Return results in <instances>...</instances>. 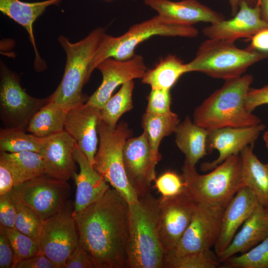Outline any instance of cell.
<instances>
[{
	"instance_id": "6da1fadb",
	"label": "cell",
	"mask_w": 268,
	"mask_h": 268,
	"mask_svg": "<svg viewBox=\"0 0 268 268\" xmlns=\"http://www.w3.org/2000/svg\"><path fill=\"white\" fill-rule=\"evenodd\" d=\"M129 204L114 189L73 214L79 244L94 268H128Z\"/></svg>"
},
{
	"instance_id": "7a4b0ae2",
	"label": "cell",
	"mask_w": 268,
	"mask_h": 268,
	"mask_svg": "<svg viewBox=\"0 0 268 268\" xmlns=\"http://www.w3.org/2000/svg\"><path fill=\"white\" fill-rule=\"evenodd\" d=\"M159 217V199L150 192L129 204L128 268H163Z\"/></svg>"
},
{
	"instance_id": "3957f363",
	"label": "cell",
	"mask_w": 268,
	"mask_h": 268,
	"mask_svg": "<svg viewBox=\"0 0 268 268\" xmlns=\"http://www.w3.org/2000/svg\"><path fill=\"white\" fill-rule=\"evenodd\" d=\"M254 78L247 74L225 80L195 110L193 122L207 130L224 127H247L262 123L247 110L245 100Z\"/></svg>"
},
{
	"instance_id": "277c9868",
	"label": "cell",
	"mask_w": 268,
	"mask_h": 268,
	"mask_svg": "<svg viewBox=\"0 0 268 268\" xmlns=\"http://www.w3.org/2000/svg\"><path fill=\"white\" fill-rule=\"evenodd\" d=\"M104 28L93 30L78 42L72 43L63 35L58 41L66 54V63L62 79L50 100L68 111L85 103L88 98L82 88L93 71L92 62L106 34Z\"/></svg>"
},
{
	"instance_id": "5b68a950",
	"label": "cell",
	"mask_w": 268,
	"mask_h": 268,
	"mask_svg": "<svg viewBox=\"0 0 268 268\" xmlns=\"http://www.w3.org/2000/svg\"><path fill=\"white\" fill-rule=\"evenodd\" d=\"M182 169L186 191L197 203L225 207L245 186L240 154L229 157L206 174H199L195 166L185 163Z\"/></svg>"
},
{
	"instance_id": "8992f818",
	"label": "cell",
	"mask_w": 268,
	"mask_h": 268,
	"mask_svg": "<svg viewBox=\"0 0 268 268\" xmlns=\"http://www.w3.org/2000/svg\"><path fill=\"white\" fill-rule=\"evenodd\" d=\"M267 58L268 53L249 47L239 49L233 42L223 40L207 39L187 67L188 72H200L226 80L242 76L249 67Z\"/></svg>"
},
{
	"instance_id": "52a82bcc",
	"label": "cell",
	"mask_w": 268,
	"mask_h": 268,
	"mask_svg": "<svg viewBox=\"0 0 268 268\" xmlns=\"http://www.w3.org/2000/svg\"><path fill=\"white\" fill-rule=\"evenodd\" d=\"M199 34L193 25L173 23L159 15L131 26L121 36L113 37L106 33L92 62L94 70L106 59L126 60L135 54V48L140 43L154 36L195 38Z\"/></svg>"
},
{
	"instance_id": "ba28073f",
	"label": "cell",
	"mask_w": 268,
	"mask_h": 268,
	"mask_svg": "<svg viewBox=\"0 0 268 268\" xmlns=\"http://www.w3.org/2000/svg\"><path fill=\"white\" fill-rule=\"evenodd\" d=\"M98 133L99 145L93 167L129 204L136 202L138 196L128 179L123 158L124 145L132 135L128 125L122 122L113 129L101 121Z\"/></svg>"
},
{
	"instance_id": "9c48e42d",
	"label": "cell",
	"mask_w": 268,
	"mask_h": 268,
	"mask_svg": "<svg viewBox=\"0 0 268 268\" xmlns=\"http://www.w3.org/2000/svg\"><path fill=\"white\" fill-rule=\"evenodd\" d=\"M50 101L29 95L21 86L18 75L0 66V118L4 128L25 130L33 116Z\"/></svg>"
},
{
	"instance_id": "30bf717a",
	"label": "cell",
	"mask_w": 268,
	"mask_h": 268,
	"mask_svg": "<svg viewBox=\"0 0 268 268\" xmlns=\"http://www.w3.org/2000/svg\"><path fill=\"white\" fill-rule=\"evenodd\" d=\"M73 202L69 200L59 212L44 220L39 253L46 256L58 268H64L70 255L79 244L73 216Z\"/></svg>"
},
{
	"instance_id": "8fae6325",
	"label": "cell",
	"mask_w": 268,
	"mask_h": 268,
	"mask_svg": "<svg viewBox=\"0 0 268 268\" xmlns=\"http://www.w3.org/2000/svg\"><path fill=\"white\" fill-rule=\"evenodd\" d=\"M10 193L45 220L65 207L69 201L70 187L67 181L45 174L14 186Z\"/></svg>"
},
{
	"instance_id": "7c38bea8",
	"label": "cell",
	"mask_w": 268,
	"mask_h": 268,
	"mask_svg": "<svg viewBox=\"0 0 268 268\" xmlns=\"http://www.w3.org/2000/svg\"><path fill=\"white\" fill-rule=\"evenodd\" d=\"M225 207L196 203L191 222L178 244L166 254L178 256L209 251L218 238Z\"/></svg>"
},
{
	"instance_id": "4fadbf2b",
	"label": "cell",
	"mask_w": 268,
	"mask_h": 268,
	"mask_svg": "<svg viewBox=\"0 0 268 268\" xmlns=\"http://www.w3.org/2000/svg\"><path fill=\"white\" fill-rule=\"evenodd\" d=\"M123 158L128 179L138 197L150 192L156 179L155 167L160 160L152 154L144 131L138 136L127 139Z\"/></svg>"
},
{
	"instance_id": "5bb4252c",
	"label": "cell",
	"mask_w": 268,
	"mask_h": 268,
	"mask_svg": "<svg viewBox=\"0 0 268 268\" xmlns=\"http://www.w3.org/2000/svg\"><path fill=\"white\" fill-rule=\"evenodd\" d=\"M159 199V229L165 254L177 245L189 226L196 202L187 192Z\"/></svg>"
},
{
	"instance_id": "9a60e30c",
	"label": "cell",
	"mask_w": 268,
	"mask_h": 268,
	"mask_svg": "<svg viewBox=\"0 0 268 268\" xmlns=\"http://www.w3.org/2000/svg\"><path fill=\"white\" fill-rule=\"evenodd\" d=\"M96 68L102 74V81L85 104L100 109L111 97L118 86L134 79H142L147 70L142 56L136 54L126 60L106 59Z\"/></svg>"
},
{
	"instance_id": "2e32d148",
	"label": "cell",
	"mask_w": 268,
	"mask_h": 268,
	"mask_svg": "<svg viewBox=\"0 0 268 268\" xmlns=\"http://www.w3.org/2000/svg\"><path fill=\"white\" fill-rule=\"evenodd\" d=\"M265 128L266 126L261 123L247 127H224L208 130L207 151L217 150L219 156L211 162L202 164L201 170L211 171L232 155L240 154L246 146L254 145Z\"/></svg>"
},
{
	"instance_id": "e0dca14e",
	"label": "cell",
	"mask_w": 268,
	"mask_h": 268,
	"mask_svg": "<svg viewBox=\"0 0 268 268\" xmlns=\"http://www.w3.org/2000/svg\"><path fill=\"white\" fill-rule=\"evenodd\" d=\"M76 140L66 131L44 138L39 152L44 164L45 174L67 181L76 173L74 153Z\"/></svg>"
},
{
	"instance_id": "ac0fdd59",
	"label": "cell",
	"mask_w": 268,
	"mask_h": 268,
	"mask_svg": "<svg viewBox=\"0 0 268 268\" xmlns=\"http://www.w3.org/2000/svg\"><path fill=\"white\" fill-rule=\"evenodd\" d=\"M101 121L100 109L84 103L67 111L65 123V131L76 140L92 166L99 141L98 127Z\"/></svg>"
},
{
	"instance_id": "d6986e66",
	"label": "cell",
	"mask_w": 268,
	"mask_h": 268,
	"mask_svg": "<svg viewBox=\"0 0 268 268\" xmlns=\"http://www.w3.org/2000/svg\"><path fill=\"white\" fill-rule=\"evenodd\" d=\"M266 28L268 23L262 18L258 3L252 6L243 2L233 18L210 24L203 29L202 32L208 39L234 43L239 38H251Z\"/></svg>"
},
{
	"instance_id": "ffe728a7",
	"label": "cell",
	"mask_w": 268,
	"mask_h": 268,
	"mask_svg": "<svg viewBox=\"0 0 268 268\" xmlns=\"http://www.w3.org/2000/svg\"><path fill=\"white\" fill-rule=\"evenodd\" d=\"M144 2L158 15L175 24L193 26L199 22L215 23L225 19L222 14L198 0H144Z\"/></svg>"
},
{
	"instance_id": "44dd1931",
	"label": "cell",
	"mask_w": 268,
	"mask_h": 268,
	"mask_svg": "<svg viewBox=\"0 0 268 268\" xmlns=\"http://www.w3.org/2000/svg\"><path fill=\"white\" fill-rule=\"evenodd\" d=\"M259 203L256 197L246 186L241 188L231 199L224 209L220 234L214 246L217 256L229 246L239 227Z\"/></svg>"
},
{
	"instance_id": "7402d4cb",
	"label": "cell",
	"mask_w": 268,
	"mask_h": 268,
	"mask_svg": "<svg viewBox=\"0 0 268 268\" xmlns=\"http://www.w3.org/2000/svg\"><path fill=\"white\" fill-rule=\"evenodd\" d=\"M74 158L79 173L73 177L76 185L73 214L77 213L99 200L110 188L108 183L89 162L78 147L75 148Z\"/></svg>"
},
{
	"instance_id": "603a6c76",
	"label": "cell",
	"mask_w": 268,
	"mask_h": 268,
	"mask_svg": "<svg viewBox=\"0 0 268 268\" xmlns=\"http://www.w3.org/2000/svg\"><path fill=\"white\" fill-rule=\"evenodd\" d=\"M268 237V208L259 203L243 224L229 246L218 257L223 263L237 253H244Z\"/></svg>"
},
{
	"instance_id": "cb8c5ba5",
	"label": "cell",
	"mask_w": 268,
	"mask_h": 268,
	"mask_svg": "<svg viewBox=\"0 0 268 268\" xmlns=\"http://www.w3.org/2000/svg\"><path fill=\"white\" fill-rule=\"evenodd\" d=\"M62 0H46L27 2L20 0H0V11L4 15L22 25L27 31L35 52V67L38 71L44 69L46 64L41 58L36 48L33 33V24L46 8L52 5H58Z\"/></svg>"
},
{
	"instance_id": "d4e9b609",
	"label": "cell",
	"mask_w": 268,
	"mask_h": 268,
	"mask_svg": "<svg viewBox=\"0 0 268 268\" xmlns=\"http://www.w3.org/2000/svg\"><path fill=\"white\" fill-rule=\"evenodd\" d=\"M208 130L201 127L187 116L175 131V143L185 155V164L196 166L207 154L206 141Z\"/></svg>"
},
{
	"instance_id": "484cf974",
	"label": "cell",
	"mask_w": 268,
	"mask_h": 268,
	"mask_svg": "<svg viewBox=\"0 0 268 268\" xmlns=\"http://www.w3.org/2000/svg\"><path fill=\"white\" fill-rule=\"evenodd\" d=\"M253 148V145H248L240 153L244 181L259 203L268 208V167L256 156Z\"/></svg>"
},
{
	"instance_id": "4316f807",
	"label": "cell",
	"mask_w": 268,
	"mask_h": 268,
	"mask_svg": "<svg viewBox=\"0 0 268 268\" xmlns=\"http://www.w3.org/2000/svg\"><path fill=\"white\" fill-rule=\"evenodd\" d=\"M187 72V64L170 54L161 59L153 68L147 69L141 81L151 88L170 90L179 78Z\"/></svg>"
},
{
	"instance_id": "83f0119b",
	"label": "cell",
	"mask_w": 268,
	"mask_h": 268,
	"mask_svg": "<svg viewBox=\"0 0 268 268\" xmlns=\"http://www.w3.org/2000/svg\"><path fill=\"white\" fill-rule=\"evenodd\" d=\"M10 170L15 186L45 175L42 158L39 153L24 151L17 153L0 152Z\"/></svg>"
},
{
	"instance_id": "f1b7e54d",
	"label": "cell",
	"mask_w": 268,
	"mask_h": 268,
	"mask_svg": "<svg viewBox=\"0 0 268 268\" xmlns=\"http://www.w3.org/2000/svg\"><path fill=\"white\" fill-rule=\"evenodd\" d=\"M67 112L50 100L33 116L26 129L43 138L61 133L65 131Z\"/></svg>"
},
{
	"instance_id": "f546056e",
	"label": "cell",
	"mask_w": 268,
	"mask_h": 268,
	"mask_svg": "<svg viewBox=\"0 0 268 268\" xmlns=\"http://www.w3.org/2000/svg\"><path fill=\"white\" fill-rule=\"evenodd\" d=\"M180 123L178 115L173 112L168 115H158L145 113L142 116L141 126L147 134L152 154L161 160L159 144L162 139L175 132Z\"/></svg>"
},
{
	"instance_id": "4dcf8cb0",
	"label": "cell",
	"mask_w": 268,
	"mask_h": 268,
	"mask_svg": "<svg viewBox=\"0 0 268 268\" xmlns=\"http://www.w3.org/2000/svg\"><path fill=\"white\" fill-rule=\"evenodd\" d=\"M134 87V80L124 84L100 109L102 121L111 129H115L120 117L133 108Z\"/></svg>"
},
{
	"instance_id": "1f68e13d",
	"label": "cell",
	"mask_w": 268,
	"mask_h": 268,
	"mask_svg": "<svg viewBox=\"0 0 268 268\" xmlns=\"http://www.w3.org/2000/svg\"><path fill=\"white\" fill-rule=\"evenodd\" d=\"M44 138L25 130L14 128L0 129V151L17 153L24 151L39 152Z\"/></svg>"
},
{
	"instance_id": "d6a6232c",
	"label": "cell",
	"mask_w": 268,
	"mask_h": 268,
	"mask_svg": "<svg viewBox=\"0 0 268 268\" xmlns=\"http://www.w3.org/2000/svg\"><path fill=\"white\" fill-rule=\"evenodd\" d=\"M219 262L210 252H197L176 256L165 254L163 268H216Z\"/></svg>"
},
{
	"instance_id": "836d02e7",
	"label": "cell",
	"mask_w": 268,
	"mask_h": 268,
	"mask_svg": "<svg viewBox=\"0 0 268 268\" xmlns=\"http://www.w3.org/2000/svg\"><path fill=\"white\" fill-rule=\"evenodd\" d=\"M223 263L224 268H268V237L248 251Z\"/></svg>"
},
{
	"instance_id": "e575fe53",
	"label": "cell",
	"mask_w": 268,
	"mask_h": 268,
	"mask_svg": "<svg viewBox=\"0 0 268 268\" xmlns=\"http://www.w3.org/2000/svg\"><path fill=\"white\" fill-rule=\"evenodd\" d=\"M0 231L7 237L13 251V262L11 268H14L19 261L39 253V243L15 228H7L0 225Z\"/></svg>"
},
{
	"instance_id": "d590c367",
	"label": "cell",
	"mask_w": 268,
	"mask_h": 268,
	"mask_svg": "<svg viewBox=\"0 0 268 268\" xmlns=\"http://www.w3.org/2000/svg\"><path fill=\"white\" fill-rule=\"evenodd\" d=\"M13 199L16 208L14 228L39 243L44 220L32 208Z\"/></svg>"
},
{
	"instance_id": "8d00e7d4",
	"label": "cell",
	"mask_w": 268,
	"mask_h": 268,
	"mask_svg": "<svg viewBox=\"0 0 268 268\" xmlns=\"http://www.w3.org/2000/svg\"><path fill=\"white\" fill-rule=\"evenodd\" d=\"M154 187L165 199L175 197L186 190L181 175L172 171H166L156 179Z\"/></svg>"
},
{
	"instance_id": "74e56055",
	"label": "cell",
	"mask_w": 268,
	"mask_h": 268,
	"mask_svg": "<svg viewBox=\"0 0 268 268\" xmlns=\"http://www.w3.org/2000/svg\"><path fill=\"white\" fill-rule=\"evenodd\" d=\"M147 100L145 113L158 115H168L173 113L170 108V90L151 88Z\"/></svg>"
},
{
	"instance_id": "f35d334b",
	"label": "cell",
	"mask_w": 268,
	"mask_h": 268,
	"mask_svg": "<svg viewBox=\"0 0 268 268\" xmlns=\"http://www.w3.org/2000/svg\"><path fill=\"white\" fill-rule=\"evenodd\" d=\"M16 215L15 202L11 193L0 196V224L7 228H14Z\"/></svg>"
},
{
	"instance_id": "ab89813d",
	"label": "cell",
	"mask_w": 268,
	"mask_h": 268,
	"mask_svg": "<svg viewBox=\"0 0 268 268\" xmlns=\"http://www.w3.org/2000/svg\"><path fill=\"white\" fill-rule=\"evenodd\" d=\"M64 268H94L87 251L79 244L67 260Z\"/></svg>"
},
{
	"instance_id": "60d3db41",
	"label": "cell",
	"mask_w": 268,
	"mask_h": 268,
	"mask_svg": "<svg viewBox=\"0 0 268 268\" xmlns=\"http://www.w3.org/2000/svg\"><path fill=\"white\" fill-rule=\"evenodd\" d=\"M268 104V84L259 88L249 89L245 100L247 111L252 112L256 108Z\"/></svg>"
},
{
	"instance_id": "b9f144b4",
	"label": "cell",
	"mask_w": 268,
	"mask_h": 268,
	"mask_svg": "<svg viewBox=\"0 0 268 268\" xmlns=\"http://www.w3.org/2000/svg\"><path fill=\"white\" fill-rule=\"evenodd\" d=\"M14 268H58L46 256L38 253L17 263Z\"/></svg>"
},
{
	"instance_id": "7bdbcfd3",
	"label": "cell",
	"mask_w": 268,
	"mask_h": 268,
	"mask_svg": "<svg viewBox=\"0 0 268 268\" xmlns=\"http://www.w3.org/2000/svg\"><path fill=\"white\" fill-rule=\"evenodd\" d=\"M13 257V251L9 240L0 231V268H11Z\"/></svg>"
},
{
	"instance_id": "ee69618b",
	"label": "cell",
	"mask_w": 268,
	"mask_h": 268,
	"mask_svg": "<svg viewBox=\"0 0 268 268\" xmlns=\"http://www.w3.org/2000/svg\"><path fill=\"white\" fill-rule=\"evenodd\" d=\"M14 186L12 173L4 160L0 157V196L10 193Z\"/></svg>"
},
{
	"instance_id": "f6af8a7d",
	"label": "cell",
	"mask_w": 268,
	"mask_h": 268,
	"mask_svg": "<svg viewBox=\"0 0 268 268\" xmlns=\"http://www.w3.org/2000/svg\"><path fill=\"white\" fill-rule=\"evenodd\" d=\"M251 40L249 48L260 52L268 53V28L256 33Z\"/></svg>"
},
{
	"instance_id": "bcb514c9",
	"label": "cell",
	"mask_w": 268,
	"mask_h": 268,
	"mask_svg": "<svg viewBox=\"0 0 268 268\" xmlns=\"http://www.w3.org/2000/svg\"><path fill=\"white\" fill-rule=\"evenodd\" d=\"M257 1L258 0H229L232 16H234L236 14L242 2H245L250 5L254 6L257 4Z\"/></svg>"
},
{
	"instance_id": "7dc6e473",
	"label": "cell",
	"mask_w": 268,
	"mask_h": 268,
	"mask_svg": "<svg viewBox=\"0 0 268 268\" xmlns=\"http://www.w3.org/2000/svg\"><path fill=\"white\" fill-rule=\"evenodd\" d=\"M262 17L268 23V0H258Z\"/></svg>"
},
{
	"instance_id": "c3c4849f",
	"label": "cell",
	"mask_w": 268,
	"mask_h": 268,
	"mask_svg": "<svg viewBox=\"0 0 268 268\" xmlns=\"http://www.w3.org/2000/svg\"><path fill=\"white\" fill-rule=\"evenodd\" d=\"M263 139L266 144V146L268 149V131L265 132L263 135Z\"/></svg>"
},
{
	"instance_id": "681fc988",
	"label": "cell",
	"mask_w": 268,
	"mask_h": 268,
	"mask_svg": "<svg viewBox=\"0 0 268 268\" xmlns=\"http://www.w3.org/2000/svg\"><path fill=\"white\" fill-rule=\"evenodd\" d=\"M105 0V1H108V2H110V1H113V0Z\"/></svg>"
},
{
	"instance_id": "f907efd6",
	"label": "cell",
	"mask_w": 268,
	"mask_h": 268,
	"mask_svg": "<svg viewBox=\"0 0 268 268\" xmlns=\"http://www.w3.org/2000/svg\"><path fill=\"white\" fill-rule=\"evenodd\" d=\"M267 164V166L268 167V163L267 164Z\"/></svg>"
}]
</instances>
